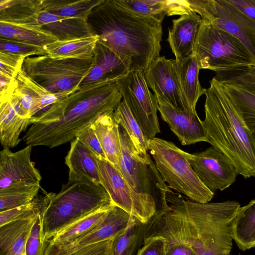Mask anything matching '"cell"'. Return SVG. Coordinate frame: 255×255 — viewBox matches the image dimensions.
<instances>
[{
    "instance_id": "1",
    "label": "cell",
    "mask_w": 255,
    "mask_h": 255,
    "mask_svg": "<svg viewBox=\"0 0 255 255\" xmlns=\"http://www.w3.org/2000/svg\"><path fill=\"white\" fill-rule=\"evenodd\" d=\"M170 209L155 215L150 235L181 244L195 255H228L233 246V225L241 207L236 201L201 203L184 199L169 187Z\"/></svg>"
},
{
    "instance_id": "2",
    "label": "cell",
    "mask_w": 255,
    "mask_h": 255,
    "mask_svg": "<svg viewBox=\"0 0 255 255\" xmlns=\"http://www.w3.org/2000/svg\"><path fill=\"white\" fill-rule=\"evenodd\" d=\"M122 96L116 80L80 85L78 89L31 119L23 137L28 145L52 148L71 142L104 114L115 110Z\"/></svg>"
},
{
    "instance_id": "3",
    "label": "cell",
    "mask_w": 255,
    "mask_h": 255,
    "mask_svg": "<svg viewBox=\"0 0 255 255\" xmlns=\"http://www.w3.org/2000/svg\"><path fill=\"white\" fill-rule=\"evenodd\" d=\"M98 41L113 50L130 67L144 71L160 56L161 22L135 16L104 0L94 7L86 18Z\"/></svg>"
},
{
    "instance_id": "4",
    "label": "cell",
    "mask_w": 255,
    "mask_h": 255,
    "mask_svg": "<svg viewBox=\"0 0 255 255\" xmlns=\"http://www.w3.org/2000/svg\"><path fill=\"white\" fill-rule=\"evenodd\" d=\"M206 89L203 122L207 141L224 153L245 178L255 177V138L220 82Z\"/></svg>"
},
{
    "instance_id": "5",
    "label": "cell",
    "mask_w": 255,
    "mask_h": 255,
    "mask_svg": "<svg viewBox=\"0 0 255 255\" xmlns=\"http://www.w3.org/2000/svg\"><path fill=\"white\" fill-rule=\"evenodd\" d=\"M41 214L45 241L77 220L99 210L116 205L103 186L89 179L68 178L58 193H46Z\"/></svg>"
},
{
    "instance_id": "6",
    "label": "cell",
    "mask_w": 255,
    "mask_h": 255,
    "mask_svg": "<svg viewBox=\"0 0 255 255\" xmlns=\"http://www.w3.org/2000/svg\"><path fill=\"white\" fill-rule=\"evenodd\" d=\"M122 158L119 171L131 190L145 203L163 214L169 209L166 201L168 186L148 153L140 154L126 130L120 126Z\"/></svg>"
},
{
    "instance_id": "7",
    "label": "cell",
    "mask_w": 255,
    "mask_h": 255,
    "mask_svg": "<svg viewBox=\"0 0 255 255\" xmlns=\"http://www.w3.org/2000/svg\"><path fill=\"white\" fill-rule=\"evenodd\" d=\"M193 54L200 69H208L216 73L240 67H255L253 56L239 39L203 18Z\"/></svg>"
},
{
    "instance_id": "8",
    "label": "cell",
    "mask_w": 255,
    "mask_h": 255,
    "mask_svg": "<svg viewBox=\"0 0 255 255\" xmlns=\"http://www.w3.org/2000/svg\"><path fill=\"white\" fill-rule=\"evenodd\" d=\"M149 153L163 181L190 200L209 203L214 193L201 181L188 160L187 152L171 141L154 137L147 142Z\"/></svg>"
},
{
    "instance_id": "9",
    "label": "cell",
    "mask_w": 255,
    "mask_h": 255,
    "mask_svg": "<svg viewBox=\"0 0 255 255\" xmlns=\"http://www.w3.org/2000/svg\"><path fill=\"white\" fill-rule=\"evenodd\" d=\"M94 57L30 56L24 59L21 69L51 93L66 96L78 89L91 68Z\"/></svg>"
},
{
    "instance_id": "10",
    "label": "cell",
    "mask_w": 255,
    "mask_h": 255,
    "mask_svg": "<svg viewBox=\"0 0 255 255\" xmlns=\"http://www.w3.org/2000/svg\"><path fill=\"white\" fill-rule=\"evenodd\" d=\"M190 10L239 39L255 61V21L229 0H188Z\"/></svg>"
},
{
    "instance_id": "11",
    "label": "cell",
    "mask_w": 255,
    "mask_h": 255,
    "mask_svg": "<svg viewBox=\"0 0 255 255\" xmlns=\"http://www.w3.org/2000/svg\"><path fill=\"white\" fill-rule=\"evenodd\" d=\"M123 100L148 139L160 131L157 115L158 103L149 90L144 72L130 70L116 80Z\"/></svg>"
},
{
    "instance_id": "12",
    "label": "cell",
    "mask_w": 255,
    "mask_h": 255,
    "mask_svg": "<svg viewBox=\"0 0 255 255\" xmlns=\"http://www.w3.org/2000/svg\"><path fill=\"white\" fill-rule=\"evenodd\" d=\"M101 184L113 202L143 224L147 223L156 214V209L141 200L131 190L117 168L108 160L96 157Z\"/></svg>"
},
{
    "instance_id": "13",
    "label": "cell",
    "mask_w": 255,
    "mask_h": 255,
    "mask_svg": "<svg viewBox=\"0 0 255 255\" xmlns=\"http://www.w3.org/2000/svg\"><path fill=\"white\" fill-rule=\"evenodd\" d=\"M145 81L157 100L164 101L177 110L195 115L186 102L179 84L175 60L159 56L143 71Z\"/></svg>"
},
{
    "instance_id": "14",
    "label": "cell",
    "mask_w": 255,
    "mask_h": 255,
    "mask_svg": "<svg viewBox=\"0 0 255 255\" xmlns=\"http://www.w3.org/2000/svg\"><path fill=\"white\" fill-rule=\"evenodd\" d=\"M189 161L198 177L211 192L223 191L236 180L238 174L230 159L213 146L193 154L187 152Z\"/></svg>"
},
{
    "instance_id": "15",
    "label": "cell",
    "mask_w": 255,
    "mask_h": 255,
    "mask_svg": "<svg viewBox=\"0 0 255 255\" xmlns=\"http://www.w3.org/2000/svg\"><path fill=\"white\" fill-rule=\"evenodd\" d=\"M248 128L255 131V76L249 67L216 73Z\"/></svg>"
},
{
    "instance_id": "16",
    "label": "cell",
    "mask_w": 255,
    "mask_h": 255,
    "mask_svg": "<svg viewBox=\"0 0 255 255\" xmlns=\"http://www.w3.org/2000/svg\"><path fill=\"white\" fill-rule=\"evenodd\" d=\"M131 215L115 206L98 227L73 242L63 246H47L44 255H70L87 247L114 238L127 228Z\"/></svg>"
},
{
    "instance_id": "17",
    "label": "cell",
    "mask_w": 255,
    "mask_h": 255,
    "mask_svg": "<svg viewBox=\"0 0 255 255\" xmlns=\"http://www.w3.org/2000/svg\"><path fill=\"white\" fill-rule=\"evenodd\" d=\"M32 146L16 152L3 148L0 152V190L18 185H39L41 176L31 161Z\"/></svg>"
},
{
    "instance_id": "18",
    "label": "cell",
    "mask_w": 255,
    "mask_h": 255,
    "mask_svg": "<svg viewBox=\"0 0 255 255\" xmlns=\"http://www.w3.org/2000/svg\"><path fill=\"white\" fill-rule=\"evenodd\" d=\"M15 80L17 84L13 93L17 98L22 114L26 118L31 119L40 115L59 99L66 97L47 90L30 78L22 69Z\"/></svg>"
},
{
    "instance_id": "19",
    "label": "cell",
    "mask_w": 255,
    "mask_h": 255,
    "mask_svg": "<svg viewBox=\"0 0 255 255\" xmlns=\"http://www.w3.org/2000/svg\"><path fill=\"white\" fill-rule=\"evenodd\" d=\"M157 101L158 110L162 120L168 125L182 145L207 141L203 122L197 114L189 115L184 112L177 110L164 101Z\"/></svg>"
},
{
    "instance_id": "20",
    "label": "cell",
    "mask_w": 255,
    "mask_h": 255,
    "mask_svg": "<svg viewBox=\"0 0 255 255\" xmlns=\"http://www.w3.org/2000/svg\"><path fill=\"white\" fill-rule=\"evenodd\" d=\"M201 22V17L192 11L172 20V26L169 29L167 40L177 63H182L193 54Z\"/></svg>"
},
{
    "instance_id": "21",
    "label": "cell",
    "mask_w": 255,
    "mask_h": 255,
    "mask_svg": "<svg viewBox=\"0 0 255 255\" xmlns=\"http://www.w3.org/2000/svg\"><path fill=\"white\" fill-rule=\"evenodd\" d=\"M31 125L22 115L19 101L13 93L0 99V141L3 148H13L20 142V133Z\"/></svg>"
},
{
    "instance_id": "22",
    "label": "cell",
    "mask_w": 255,
    "mask_h": 255,
    "mask_svg": "<svg viewBox=\"0 0 255 255\" xmlns=\"http://www.w3.org/2000/svg\"><path fill=\"white\" fill-rule=\"evenodd\" d=\"M130 70L129 66L123 59L98 40L91 68L80 85L116 80Z\"/></svg>"
},
{
    "instance_id": "23",
    "label": "cell",
    "mask_w": 255,
    "mask_h": 255,
    "mask_svg": "<svg viewBox=\"0 0 255 255\" xmlns=\"http://www.w3.org/2000/svg\"><path fill=\"white\" fill-rule=\"evenodd\" d=\"M37 26L53 35L58 41L94 35L86 18L60 16L51 14L44 8L38 16Z\"/></svg>"
},
{
    "instance_id": "24",
    "label": "cell",
    "mask_w": 255,
    "mask_h": 255,
    "mask_svg": "<svg viewBox=\"0 0 255 255\" xmlns=\"http://www.w3.org/2000/svg\"><path fill=\"white\" fill-rule=\"evenodd\" d=\"M106 154L107 159L118 170L122 158L120 124L115 110L100 116L91 126Z\"/></svg>"
},
{
    "instance_id": "25",
    "label": "cell",
    "mask_w": 255,
    "mask_h": 255,
    "mask_svg": "<svg viewBox=\"0 0 255 255\" xmlns=\"http://www.w3.org/2000/svg\"><path fill=\"white\" fill-rule=\"evenodd\" d=\"M65 163L69 170L68 178L85 177L101 184L96 157L76 138L71 142Z\"/></svg>"
},
{
    "instance_id": "26",
    "label": "cell",
    "mask_w": 255,
    "mask_h": 255,
    "mask_svg": "<svg viewBox=\"0 0 255 255\" xmlns=\"http://www.w3.org/2000/svg\"><path fill=\"white\" fill-rule=\"evenodd\" d=\"M38 216L11 221L0 226V255L25 253L27 241Z\"/></svg>"
},
{
    "instance_id": "27",
    "label": "cell",
    "mask_w": 255,
    "mask_h": 255,
    "mask_svg": "<svg viewBox=\"0 0 255 255\" xmlns=\"http://www.w3.org/2000/svg\"><path fill=\"white\" fill-rule=\"evenodd\" d=\"M115 206L92 212L61 229L45 242L46 246H63L73 242L100 225Z\"/></svg>"
},
{
    "instance_id": "28",
    "label": "cell",
    "mask_w": 255,
    "mask_h": 255,
    "mask_svg": "<svg viewBox=\"0 0 255 255\" xmlns=\"http://www.w3.org/2000/svg\"><path fill=\"white\" fill-rule=\"evenodd\" d=\"M199 70L197 60L193 54L182 63H177L178 77L183 96L190 109L194 112H196V106L199 98L206 92L199 82Z\"/></svg>"
},
{
    "instance_id": "29",
    "label": "cell",
    "mask_w": 255,
    "mask_h": 255,
    "mask_svg": "<svg viewBox=\"0 0 255 255\" xmlns=\"http://www.w3.org/2000/svg\"><path fill=\"white\" fill-rule=\"evenodd\" d=\"M43 9L42 0H0V21L37 26Z\"/></svg>"
},
{
    "instance_id": "30",
    "label": "cell",
    "mask_w": 255,
    "mask_h": 255,
    "mask_svg": "<svg viewBox=\"0 0 255 255\" xmlns=\"http://www.w3.org/2000/svg\"><path fill=\"white\" fill-rule=\"evenodd\" d=\"M151 219L143 224L131 215L126 229L114 238V255H135L148 237Z\"/></svg>"
},
{
    "instance_id": "31",
    "label": "cell",
    "mask_w": 255,
    "mask_h": 255,
    "mask_svg": "<svg viewBox=\"0 0 255 255\" xmlns=\"http://www.w3.org/2000/svg\"><path fill=\"white\" fill-rule=\"evenodd\" d=\"M98 40L96 35L66 41H57L44 47L46 55L54 57L89 58L94 56Z\"/></svg>"
},
{
    "instance_id": "32",
    "label": "cell",
    "mask_w": 255,
    "mask_h": 255,
    "mask_svg": "<svg viewBox=\"0 0 255 255\" xmlns=\"http://www.w3.org/2000/svg\"><path fill=\"white\" fill-rule=\"evenodd\" d=\"M233 235L241 250L255 247V200L239 209L234 221Z\"/></svg>"
},
{
    "instance_id": "33",
    "label": "cell",
    "mask_w": 255,
    "mask_h": 255,
    "mask_svg": "<svg viewBox=\"0 0 255 255\" xmlns=\"http://www.w3.org/2000/svg\"><path fill=\"white\" fill-rule=\"evenodd\" d=\"M0 37L23 41L45 47L58 41L52 34L38 26L0 21Z\"/></svg>"
},
{
    "instance_id": "34",
    "label": "cell",
    "mask_w": 255,
    "mask_h": 255,
    "mask_svg": "<svg viewBox=\"0 0 255 255\" xmlns=\"http://www.w3.org/2000/svg\"><path fill=\"white\" fill-rule=\"evenodd\" d=\"M119 7L140 18L162 22L169 12L167 0H113Z\"/></svg>"
},
{
    "instance_id": "35",
    "label": "cell",
    "mask_w": 255,
    "mask_h": 255,
    "mask_svg": "<svg viewBox=\"0 0 255 255\" xmlns=\"http://www.w3.org/2000/svg\"><path fill=\"white\" fill-rule=\"evenodd\" d=\"M104 0H42L48 12L66 17L87 18L92 9Z\"/></svg>"
},
{
    "instance_id": "36",
    "label": "cell",
    "mask_w": 255,
    "mask_h": 255,
    "mask_svg": "<svg viewBox=\"0 0 255 255\" xmlns=\"http://www.w3.org/2000/svg\"><path fill=\"white\" fill-rule=\"evenodd\" d=\"M115 112L120 126L126 130L137 151L143 155L148 153V139L124 100Z\"/></svg>"
},
{
    "instance_id": "37",
    "label": "cell",
    "mask_w": 255,
    "mask_h": 255,
    "mask_svg": "<svg viewBox=\"0 0 255 255\" xmlns=\"http://www.w3.org/2000/svg\"><path fill=\"white\" fill-rule=\"evenodd\" d=\"M39 185H18L0 190V212L31 202L37 196Z\"/></svg>"
},
{
    "instance_id": "38",
    "label": "cell",
    "mask_w": 255,
    "mask_h": 255,
    "mask_svg": "<svg viewBox=\"0 0 255 255\" xmlns=\"http://www.w3.org/2000/svg\"><path fill=\"white\" fill-rule=\"evenodd\" d=\"M47 200V196H37L26 204L0 212V226L11 221L35 218L40 215Z\"/></svg>"
},
{
    "instance_id": "39",
    "label": "cell",
    "mask_w": 255,
    "mask_h": 255,
    "mask_svg": "<svg viewBox=\"0 0 255 255\" xmlns=\"http://www.w3.org/2000/svg\"><path fill=\"white\" fill-rule=\"evenodd\" d=\"M0 51L25 56L46 55L44 47L23 41L0 37Z\"/></svg>"
},
{
    "instance_id": "40",
    "label": "cell",
    "mask_w": 255,
    "mask_h": 255,
    "mask_svg": "<svg viewBox=\"0 0 255 255\" xmlns=\"http://www.w3.org/2000/svg\"><path fill=\"white\" fill-rule=\"evenodd\" d=\"M41 214L33 225L27 241L26 255H44L46 244L42 229Z\"/></svg>"
},
{
    "instance_id": "41",
    "label": "cell",
    "mask_w": 255,
    "mask_h": 255,
    "mask_svg": "<svg viewBox=\"0 0 255 255\" xmlns=\"http://www.w3.org/2000/svg\"><path fill=\"white\" fill-rule=\"evenodd\" d=\"M26 58L23 55L0 51V74L14 79Z\"/></svg>"
},
{
    "instance_id": "42",
    "label": "cell",
    "mask_w": 255,
    "mask_h": 255,
    "mask_svg": "<svg viewBox=\"0 0 255 255\" xmlns=\"http://www.w3.org/2000/svg\"><path fill=\"white\" fill-rule=\"evenodd\" d=\"M75 138L86 146L96 157L107 159L106 154L91 126L80 130Z\"/></svg>"
},
{
    "instance_id": "43",
    "label": "cell",
    "mask_w": 255,
    "mask_h": 255,
    "mask_svg": "<svg viewBox=\"0 0 255 255\" xmlns=\"http://www.w3.org/2000/svg\"><path fill=\"white\" fill-rule=\"evenodd\" d=\"M165 240L158 235L147 237L135 255H165Z\"/></svg>"
},
{
    "instance_id": "44",
    "label": "cell",
    "mask_w": 255,
    "mask_h": 255,
    "mask_svg": "<svg viewBox=\"0 0 255 255\" xmlns=\"http://www.w3.org/2000/svg\"><path fill=\"white\" fill-rule=\"evenodd\" d=\"M115 237L87 246L70 255H114L113 243Z\"/></svg>"
},
{
    "instance_id": "45",
    "label": "cell",
    "mask_w": 255,
    "mask_h": 255,
    "mask_svg": "<svg viewBox=\"0 0 255 255\" xmlns=\"http://www.w3.org/2000/svg\"><path fill=\"white\" fill-rule=\"evenodd\" d=\"M244 14L255 21V0H229Z\"/></svg>"
},
{
    "instance_id": "46",
    "label": "cell",
    "mask_w": 255,
    "mask_h": 255,
    "mask_svg": "<svg viewBox=\"0 0 255 255\" xmlns=\"http://www.w3.org/2000/svg\"><path fill=\"white\" fill-rule=\"evenodd\" d=\"M165 255H195L189 248L177 243L165 242Z\"/></svg>"
},
{
    "instance_id": "47",
    "label": "cell",
    "mask_w": 255,
    "mask_h": 255,
    "mask_svg": "<svg viewBox=\"0 0 255 255\" xmlns=\"http://www.w3.org/2000/svg\"><path fill=\"white\" fill-rule=\"evenodd\" d=\"M249 70L255 76V67H249Z\"/></svg>"
},
{
    "instance_id": "48",
    "label": "cell",
    "mask_w": 255,
    "mask_h": 255,
    "mask_svg": "<svg viewBox=\"0 0 255 255\" xmlns=\"http://www.w3.org/2000/svg\"><path fill=\"white\" fill-rule=\"evenodd\" d=\"M253 136L254 138H255V131L253 132Z\"/></svg>"
},
{
    "instance_id": "49",
    "label": "cell",
    "mask_w": 255,
    "mask_h": 255,
    "mask_svg": "<svg viewBox=\"0 0 255 255\" xmlns=\"http://www.w3.org/2000/svg\"><path fill=\"white\" fill-rule=\"evenodd\" d=\"M22 255H26L25 253H24V254H23Z\"/></svg>"
},
{
    "instance_id": "50",
    "label": "cell",
    "mask_w": 255,
    "mask_h": 255,
    "mask_svg": "<svg viewBox=\"0 0 255 255\" xmlns=\"http://www.w3.org/2000/svg\"><path fill=\"white\" fill-rule=\"evenodd\" d=\"M231 255V254H229V255Z\"/></svg>"
}]
</instances>
